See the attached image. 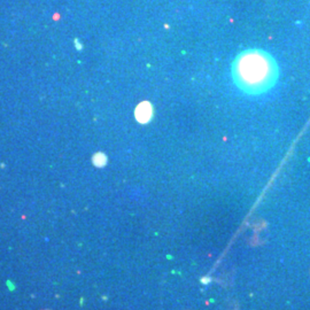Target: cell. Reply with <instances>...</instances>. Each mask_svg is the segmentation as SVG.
<instances>
[{
  "instance_id": "6da1fadb",
  "label": "cell",
  "mask_w": 310,
  "mask_h": 310,
  "mask_svg": "<svg viewBox=\"0 0 310 310\" xmlns=\"http://www.w3.org/2000/svg\"><path fill=\"white\" fill-rule=\"evenodd\" d=\"M236 85L247 94L257 96L276 84L278 68L273 58L262 50H247L240 53L232 65Z\"/></svg>"
},
{
  "instance_id": "7a4b0ae2",
  "label": "cell",
  "mask_w": 310,
  "mask_h": 310,
  "mask_svg": "<svg viewBox=\"0 0 310 310\" xmlns=\"http://www.w3.org/2000/svg\"><path fill=\"white\" fill-rule=\"evenodd\" d=\"M136 118L138 122L140 123H147L148 121H151L152 115H153V108L152 105L147 101H144L138 105V107L136 108Z\"/></svg>"
},
{
  "instance_id": "3957f363",
  "label": "cell",
  "mask_w": 310,
  "mask_h": 310,
  "mask_svg": "<svg viewBox=\"0 0 310 310\" xmlns=\"http://www.w3.org/2000/svg\"><path fill=\"white\" fill-rule=\"evenodd\" d=\"M92 161H93V164H94V165L101 168L103 165H106V163H107V156L103 154V153H96V154H94V156H93Z\"/></svg>"
}]
</instances>
